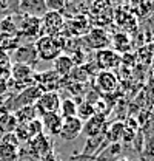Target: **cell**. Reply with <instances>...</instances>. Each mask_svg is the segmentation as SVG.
I'll return each instance as SVG.
<instances>
[{
  "label": "cell",
  "mask_w": 154,
  "mask_h": 161,
  "mask_svg": "<svg viewBox=\"0 0 154 161\" xmlns=\"http://www.w3.org/2000/svg\"><path fill=\"white\" fill-rule=\"evenodd\" d=\"M96 115V107L91 104V102H88V101H85V102H82L80 105H77V118H80V119H90V118H93Z\"/></svg>",
  "instance_id": "25"
},
{
  "label": "cell",
  "mask_w": 154,
  "mask_h": 161,
  "mask_svg": "<svg viewBox=\"0 0 154 161\" xmlns=\"http://www.w3.org/2000/svg\"><path fill=\"white\" fill-rule=\"evenodd\" d=\"M106 127V119H105V115H94L93 118L86 121L83 124V132L88 138H94L99 133H102Z\"/></svg>",
  "instance_id": "13"
},
{
  "label": "cell",
  "mask_w": 154,
  "mask_h": 161,
  "mask_svg": "<svg viewBox=\"0 0 154 161\" xmlns=\"http://www.w3.org/2000/svg\"><path fill=\"white\" fill-rule=\"evenodd\" d=\"M91 28H93L91 22L85 16H79V17H73V19H65V26H63V31H62L60 36L65 37V39H71V37L82 39L85 34L90 33Z\"/></svg>",
  "instance_id": "2"
},
{
  "label": "cell",
  "mask_w": 154,
  "mask_h": 161,
  "mask_svg": "<svg viewBox=\"0 0 154 161\" xmlns=\"http://www.w3.org/2000/svg\"><path fill=\"white\" fill-rule=\"evenodd\" d=\"M34 50L37 59L43 62H54L65 50V37L62 36H42L36 40Z\"/></svg>",
  "instance_id": "1"
},
{
  "label": "cell",
  "mask_w": 154,
  "mask_h": 161,
  "mask_svg": "<svg viewBox=\"0 0 154 161\" xmlns=\"http://www.w3.org/2000/svg\"><path fill=\"white\" fill-rule=\"evenodd\" d=\"M120 161H128V160H120Z\"/></svg>",
  "instance_id": "31"
},
{
  "label": "cell",
  "mask_w": 154,
  "mask_h": 161,
  "mask_svg": "<svg viewBox=\"0 0 154 161\" xmlns=\"http://www.w3.org/2000/svg\"><path fill=\"white\" fill-rule=\"evenodd\" d=\"M131 13L139 19H145V17L151 16V13H154V3L153 2L136 3V5H133V11Z\"/></svg>",
  "instance_id": "23"
},
{
  "label": "cell",
  "mask_w": 154,
  "mask_h": 161,
  "mask_svg": "<svg viewBox=\"0 0 154 161\" xmlns=\"http://www.w3.org/2000/svg\"><path fill=\"white\" fill-rule=\"evenodd\" d=\"M83 132V121L77 116L71 118H63L62 119V127L59 132V136L63 140H74Z\"/></svg>",
  "instance_id": "10"
},
{
  "label": "cell",
  "mask_w": 154,
  "mask_h": 161,
  "mask_svg": "<svg viewBox=\"0 0 154 161\" xmlns=\"http://www.w3.org/2000/svg\"><path fill=\"white\" fill-rule=\"evenodd\" d=\"M0 142H3V144H9V146H16V147H19L20 141L17 140V136H16V133L13 132V133H5L3 136H2V141Z\"/></svg>",
  "instance_id": "28"
},
{
  "label": "cell",
  "mask_w": 154,
  "mask_h": 161,
  "mask_svg": "<svg viewBox=\"0 0 154 161\" xmlns=\"http://www.w3.org/2000/svg\"><path fill=\"white\" fill-rule=\"evenodd\" d=\"M29 144H31L33 150L36 152V155H38V157H48L51 153V144L46 138V135H43V133L36 136L34 140H31Z\"/></svg>",
  "instance_id": "18"
},
{
  "label": "cell",
  "mask_w": 154,
  "mask_h": 161,
  "mask_svg": "<svg viewBox=\"0 0 154 161\" xmlns=\"http://www.w3.org/2000/svg\"><path fill=\"white\" fill-rule=\"evenodd\" d=\"M111 45H113V50H116L117 53H120V51L126 53L131 47V39L125 33H116L111 37Z\"/></svg>",
  "instance_id": "20"
},
{
  "label": "cell",
  "mask_w": 154,
  "mask_h": 161,
  "mask_svg": "<svg viewBox=\"0 0 154 161\" xmlns=\"http://www.w3.org/2000/svg\"><path fill=\"white\" fill-rule=\"evenodd\" d=\"M0 31H2V34H13L14 36L17 33V25L14 23V20L11 17H6L0 22Z\"/></svg>",
  "instance_id": "26"
},
{
  "label": "cell",
  "mask_w": 154,
  "mask_h": 161,
  "mask_svg": "<svg viewBox=\"0 0 154 161\" xmlns=\"http://www.w3.org/2000/svg\"><path fill=\"white\" fill-rule=\"evenodd\" d=\"M19 147L0 142V161H17Z\"/></svg>",
  "instance_id": "24"
},
{
  "label": "cell",
  "mask_w": 154,
  "mask_h": 161,
  "mask_svg": "<svg viewBox=\"0 0 154 161\" xmlns=\"http://www.w3.org/2000/svg\"><path fill=\"white\" fill-rule=\"evenodd\" d=\"M82 42L86 48L94 50V51H100V50L110 48L111 37L108 36V33L103 28H91L90 33L82 37Z\"/></svg>",
  "instance_id": "4"
},
{
  "label": "cell",
  "mask_w": 154,
  "mask_h": 161,
  "mask_svg": "<svg viewBox=\"0 0 154 161\" xmlns=\"http://www.w3.org/2000/svg\"><path fill=\"white\" fill-rule=\"evenodd\" d=\"M20 33L29 39H36L42 37V20L40 17H33V16H25L23 22L20 25Z\"/></svg>",
  "instance_id": "11"
},
{
  "label": "cell",
  "mask_w": 154,
  "mask_h": 161,
  "mask_svg": "<svg viewBox=\"0 0 154 161\" xmlns=\"http://www.w3.org/2000/svg\"><path fill=\"white\" fill-rule=\"evenodd\" d=\"M20 8H22V11H23L25 16H33V17H42L46 13L45 2H36V0L23 2L20 5Z\"/></svg>",
  "instance_id": "17"
},
{
  "label": "cell",
  "mask_w": 154,
  "mask_h": 161,
  "mask_svg": "<svg viewBox=\"0 0 154 161\" xmlns=\"http://www.w3.org/2000/svg\"><path fill=\"white\" fill-rule=\"evenodd\" d=\"M38 112L36 108V105H25V107H20L19 110L14 113L16 119L19 124H26V122H31V121L37 119Z\"/></svg>",
  "instance_id": "19"
},
{
  "label": "cell",
  "mask_w": 154,
  "mask_h": 161,
  "mask_svg": "<svg viewBox=\"0 0 154 161\" xmlns=\"http://www.w3.org/2000/svg\"><path fill=\"white\" fill-rule=\"evenodd\" d=\"M42 34L43 36H60L65 26V17L56 11H46L42 17Z\"/></svg>",
  "instance_id": "3"
},
{
  "label": "cell",
  "mask_w": 154,
  "mask_h": 161,
  "mask_svg": "<svg viewBox=\"0 0 154 161\" xmlns=\"http://www.w3.org/2000/svg\"><path fill=\"white\" fill-rule=\"evenodd\" d=\"M59 115L62 118H71V116H77V104L74 99L66 98L62 99L60 102V108H59Z\"/></svg>",
  "instance_id": "21"
},
{
  "label": "cell",
  "mask_w": 154,
  "mask_h": 161,
  "mask_svg": "<svg viewBox=\"0 0 154 161\" xmlns=\"http://www.w3.org/2000/svg\"><path fill=\"white\" fill-rule=\"evenodd\" d=\"M42 93H43L42 88H40L38 85H36V84H33V85H29V87H25V88L20 92V95L17 96V104H20V107L34 105Z\"/></svg>",
  "instance_id": "14"
},
{
  "label": "cell",
  "mask_w": 154,
  "mask_h": 161,
  "mask_svg": "<svg viewBox=\"0 0 154 161\" xmlns=\"http://www.w3.org/2000/svg\"><path fill=\"white\" fill-rule=\"evenodd\" d=\"M151 47H153V53H154V42H153V43H151Z\"/></svg>",
  "instance_id": "30"
},
{
  "label": "cell",
  "mask_w": 154,
  "mask_h": 161,
  "mask_svg": "<svg viewBox=\"0 0 154 161\" xmlns=\"http://www.w3.org/2000/svg\"><path fill=\"white\" fill-rule=\"evenodd\" d=\"M34 76H36V71H34L33 65L17 64V62H14L11 65V78L17 84H23V85L29 87L34 84Z\"/></svg>",
  "instance_id": "9"
},
{
  "label": "cell",
  "mask_w": 154,
  "mask_h": 161,
  "mask_svg": "<svg viewBox=\"0 0 154 161\" xmlns=\"http://www.w3.org/2000/svg\"><path fill=\"white\" fill-rule=\"evenodd\" d=\"M17 125H19V122L16 119L14 113H5V115L0 116V130L3 133H13V132H16Z\"/></svg>",
  "instance_id": "22"
},
{
  "label": "cell",
  "mask_w": 154,
  "mask_h": 161,
  "mask_svg": "<svg viewBox=\"0 0 154 161\" xmlns=\"http://www.w3.org/2000/svg\"><path fill=\"white\" fill-rule=\"evenodd\" d=\"M65 5H66L65 0H46L45 2L46 11H56V13H62Z\"/></svg>",
  "instance_id": "27"
},
{
  "label": "cell",
  "mask_w": 154,
  "mask_h": 161,
  "mask_svg": "<svg viewBox=\"0 0 154 161\" xmlns=\"http://www.w3.org/2000/svg\"><path fill=\"white\" fill-rule=\"evenodd\" d=\"M117 84L119 79L114 75V71H105V70H100L96 73V78H94V87L99 93L102 95H110L113 93L116 88H117Z\"/></svg>",
  "instance_id": "8"
},
{
  "label": "cell",
  "mask_w": 154,
  "mask_h": 161,
  "mask_svg": "<svg viewBox=\"0 0 154 161\" xmlns=\"http://www.w3.org/2000/svg\"><path fill=\"white\" fill-rule=\"evenodd\" d=\"M74 67L76 65H74L73 59L69 58V54H60L57 59L53 62V70L57 73L62 79H66L71 75V71L74 70Z\"/></svg>",
  "instance_id": "15"
},
{
  "label": "cell",
  "mask_w": 154,
  "mask_h": 161,
  "mask_svg": "<svg viewBox=\"0 0 154 161\" xmlns=\"http://www.w3.org/2000/svg\"><path fill=\"white\" fill-rule=\"evenodd\" d=\"M11 76V67L9 68H5L3 65H0V80H5L6 78Z\"/></svg>",
  "instance_id": "29"
},
{
  "label": "cell",
  "mask_w": 154,
  "mask_h": 161,
  "mask_svg": "<svg viewBox=\"0 0 154 161\" xmlns=\"http://www.w3.org/2000/svg\"><path fill=\"white\" fill-rule=\"evenodd\" d=\"M60 93L59 92H43L40 96H38L37 102L34 104L37 112L40 115H45V113H54L59 112L60 108Z\"/></svg>",
  "instance_id": "6"
},
{
  "label": "cell",
  "mask_w": 154,
  "mask_h": 161,
  "mask_svg": "<svg viewBox=\"0 0 154 161\" xmlns=\"http://www.w3.org/2000/svg\"><path fill=\"white\" fill-rule=\"evenodd\" d=\"M63 79L51 68L42 73H36L34 84L42 88V92H59V87L62 85Z\"/></svg>",
  "instance_id": "7"
},
{
  "label": "cell",
  "mask_w": 154,
  "mask_h": 161,
  "mask_svg": "<svg viewBox=\"0 0 154 161\" xmlns=\"http://www.w3.org/2000/svg\"><path fill=\"white\" fill-rule=\"evenodd\" d=\"M96 67L100 70H105V71H113L116 68L120 67L122 64V54L117 53L113 48H105V50H100L96 51V60H94Z\"/></svg>",
  "instance_id": "5"
},
{
  "label": "cell",
  "mask_w": 154,
  "mask_h": 161,
  "mask_svg": "<svg viewBox=\"0 0 154 161\" xmlns=\"http://www.w3.org/2000/svg\"><path fill=\"white\" fill-rule=\"evenodd\" d=\"M62 116L59 115V112L54 113H45L42 115V125H43V130H48L49 135H54L59 136V132H60V127H62Z\"/></svg>",
  "instance_id": "16"
},
{
  "label": "cell",
  "mask_w": 154,
  "mask_h": 161,
  "mask_svg": "<svg viewBox=\"0 0 154 161\" xmlns=\"http://www.w3.org/2000/svg\"><path fill=\"white\" fill-rule=\"evenodd\" d=\"M116 23L122 28V33H131L134 31L137 26V19L131 11H125V9H116L114 11V17H113Z\"/></svg>",
  "instance_id": "12"
}]
</instances>
